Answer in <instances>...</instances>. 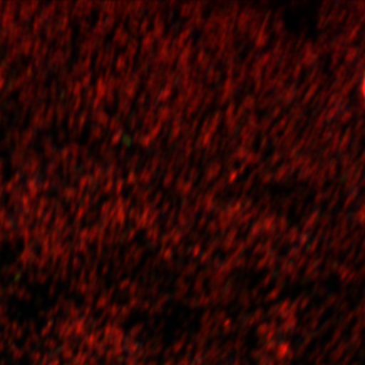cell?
Listing matches in <instances>:
<instances>
[{
    "label": "cell",
    "instance_id": "obj_1",
    "mask_svg": "<svg viewBox=\"0 0 365 365\" xmlns=\"http://www.w3.org/2000/svg\"><path fill=\"white\" fill-rule=\"evenodd\" d=\"M364 96H365V78H364Z\"/></svg>",
    "mask_w": 365,
    "mask_h": 365
}]
</instances>
